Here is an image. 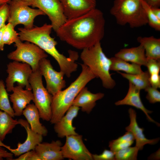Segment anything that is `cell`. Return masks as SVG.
I'll list each match as a JSON object with an SVG mask.
<instances>
[{
	"instance_id": "cell-1",
	"label": "cell",
	"mask_w": 160,
	"mask_h": 160,
	"mask_svg": "<svg viewBox=\"0 0 160 160\" xmlns=\"http://www.w3.org/2000/svg\"><path fill=\"white\" fill-rule=\"evenodd\" d=\"M105 23L103 13L95 8L81 15L67 19L56 33L61 40L83 50L100 42L104 36Z\"/></svg>"
},
{
	"instance_id": "cell-2",
	"label": "cell",
	"mask_w": 160,
	"mask_h": 160,
	"mask_svg": "<svg viewBox=\"0 0 160 160\" xmlns=\"http://www.w3.org/2000/svg\"><path fill=\"white\" fill-rule=\"evenodd\" d=\"M52 29V25L46 23L41 26H36L31 29L19 28V38L22 41H27L36 44L51 55L57 61L60 71L69 78L71 73L77 70L78 65L75 61L79 57L78 53L69 50L68 57L60 53L56 47L57 41L50 35Z\"/></svg>"
},
{
	"instance_id": "cell-3",
	"label": "cell",
	"mask_w": 160,
	"mask_h": 160,
	"mask_svg": "<svg viewBox=\"0 0 160 160\" xmlns=\"http://www.w3.org/2000/svg\"><path fill=\"white\" fill-rule=\"evenodd\" d=\"M80 65L81 71L77 79L66 89L60 91L52 96V116L49 121L52 124L56 123L65 114L81 89L96 78L87 65Z\"/></svg>"
},
{
	"instance_id": "cell-4",
	"label": "cell",
	"mask_w": 160,
	"mask_h": 160,
	"mask_svg": "<svg viewBox=\"0 0 160 160\" xmlns=\"http://www.w3.org/2000/svg\"><path fill=\"white\" fill-rule=\"evenodd\" d=\"M80 58L96 78L100 79L104 88L112 89L114 87L116 83L110 73L111 60L103 52L100 42L83 49Z\"/></svg>"
},
{
	"instance_id": "cell-5",
	"label": "cell",
	"mask_w": 160,
	"mask_h": 160,
	"mask_svg": "<svg viewBox=\"0 0 160 160\" xmlns=\"http://www.w3.org/2000/svg\"><path fill=\"white\" fill-rule=\"evenodd\" d=\"M110 13L121 25L128 24L130 28H134L148 23L142 0H114Z\"/></svg>"
},
{
	"instance_id": "cell-6",
	"label": "cell",
	"mask_w": 160,
	"mask_h": 160,
	"mask_svg": "<svg viewBox=\"0 0 160 160\" xmlns=\"http://www.w3.org/2000/svg\"><path fill=\"white\" fill-rule=\"evenodd\" d=\"M33 96V101L37 108L40 118L50 121L52 116L53 96L44 86L42 75L39 69L33 72L29 79Z\"/></svg>"
},
{
	"instance_id": "cell-7",
	"label": "cell",
	"mask_w": 160,
	"mask_h": 160,
	"mask_svg": "<svg viewBox=\"0 0 160 160\" xmlns=\"http://www.w3.org/2000/svg\"><path fill=\"white\" fill-rule=\"evenodd\" d=\"M8 3L9 7L8 22L14 27L18 24H22L25 28H31L33 27L34 19L36 17L45 15L39 9L30 8L29 4L25 1L10 0Z\"/></svg>"
},
{
	"instance_id": "cell-8",
	"label": "cell",
	"mask_w": 160,
	"mask_h": 160,
	"mask_svg": "<svg viewBox=\"0 0 160 160\" xmlns=\"http://www.w3.org/2000/svg\"><path fill=\"white\" fill-rule=\"evenodd\" d=\"M15 43L16 49L8 54L7 58L14 61L29 64L33 72L38 69L40 60L47 58L48 56L45 51L33 43L27 41L23 43L20 39Z\"/></svg>"
},
{
	"instance_id": "cell-9",
	"label": "cell",
	"mask_w": 160,
	"mask_h": 160,
	"mask_svg": "<svg viewBox=\"0 0 160 160\" xmlns=\"http://www.w3.org/2000/svg\"><path fill=\"white\" fill-rule=\"evenodd\" d=\"M7 67L8 75L5 82L7 92L12 91L15 82L23 88L25 87L26 89L31 90L29 79L33 71L29 64L14 61L9 63Z\"/></svg>"
},
{
	"instance_id": "cell-10",
	"label": "cell",
	"mask_w": 160,
	"mask_h": 160,
	"mask_svg": "<svg viewBox=\"0 0 160 160\" xmlns=\"http://www.w3.org/2000/svg\"><path fill=\"white\" fill-rule=\"evenodd\" d=\"M31 6L38 8L47 15L55 32L67 20L59 0H34Z\"/></svg>"
},
{
	"instance_id": "cell-11",
	"label": "cell",
	"mask_w": 160,
	"mask_h": 160,
	"mask_svg": "<svg viewBox=\"0 0 160 160\" xmlns=\"http://www.w3.org/2000/svg\"><path fill=\"white\" fill-rule=\"evenodd\" d=\"M65 144L61 147L64 158L73 160H93L92 154L84 144L82 136L78 134L66 137Z\"/></svg>"
},
{
	"instance_id": "cell-12",
	"label": "cell",
	"mask_w": 160,
	"mask_h": 160,
	"mask_svg": "<svg viewBox=\"0 0 160 160\" xmlns=\"http://www.w3.org/2000/svg\"><path fill=\"white\" fill-rule=\"evenodd\" d=\"M44 58L40 61L38 69L44 77L48 92L52 96L62 90L66 86L63 79L64 74L60 71L57 72L53 68L50 60Z\"/></svg>"
},
{
	"instance_id": "cell-13",
	"label": "cell",
	"mask_w": 160,
	"mask_h": 160,
	"mask_svg": "<svg viewBox=\"0 0 160 160\" xmlns=\"http://www.w3.org/2000/svg\"><path fill=\"white\" fill-rule=\"evenodd\" d=\"M18 121L19 124L23 127L26 131L27 135L25 141L23 143H18L17 148L15 149L5 145L1 141L0 145L5 147L15 156L18 157L27 152L34 150L36 146L42 142L43 136L32 131L27 120L20 119Z\"/></svg>"
},
{
	"instance_id": "cell-14",
	"label": "cell",
	"mask_w": 160,
	"mask_h": 160,
	"mask_svg": "<svg viewBox=\"0 0 160 160\" xmlns=\"http://www.w3.org/2000/svg\"><path fill=\"white\" fill-rule=\"evenodd\" d=\"M67 19L84 14L96 8V0H59Z\"/></svg>"
},
{
	"instance_id": "cell-15",
	"label": "cell",
	"mask_w": 160,
	"mask_h": 160,
	"mask_svg": "<svg viewBox=\"0 0 160 160\" xmlns=\"http://www.w3.org/2000/svg\"><path fill=\"white\" fill-rule=\"evenodd\" d=\"M80 108L72 105L64 115L55 124L54 129L57 136L63 138L66 136L76 135V127L73 125L74 119L78 114Z\"/></svg>"
},
{
	"instance_id": "cell-16",
	"label": "cell",
	"mask_w": 160,
	"mask_h": 160,
	"mask_svg": "<svg viewBox=\"0 0 160 160\" xmlns=\"http://www.w3.org/2000/svg\"><path fill=\"white\" fill-rule=\"evenodd\" d=\"M128 112L130 120V124L125 127V129L133 134L136 141L135 146L139 150L143 149L144 146L147 144L154 145L157 143L160 140L159 138L152 139L147 138L144 134V129L139 126L136 120V112L135 110L130 108Z\"/></svg>"
},
{
	"instance_id": "cell-17",
	"label": "cell",
	"mask_w": 160,
	"mask_h": 160,
	"mask_svg": "<svg viewBox=\"0 0 160 160\" xmlns=\"http://www.w3.org/2000/svg\"><path fill=\"white\" fill-rule=\"evenodd\" d=\"M140 90L132 83L129 82V89L126 96L123 99L116 102L115 104L117 106L129 105L140 109L145 114L149 121L159 126V124L155 121L149 115L153 111L146 109L140 97Z\"/></svg>"
},
{
	"instance_id": "cell-18",
	"label": "cell",
	"mask_w": 160,
	"mask_h": 160,
	"mask_svg": "<svg viewBox=\"0 0 160 160\" xmlns=\"http://www.w3.org/2000/svg\"><path fill=\"white\" fill-rule=\"evenodd\" d=\"M23 88L19 85L14 87L12 90L13 93L10 95L9 99L12 103L15 116L22 115L23 110L33 99L31 90H24Z\"/></svg>"
},
{
	"instance_id": "cell-19",
	"label": "cell",
	"mask_w": 160,
	"mask_h": 160,
	"mask_svg": "<svg viewBox=\"0 0 160 160\" xmlns=\"http://www.w3.org/2000/svg\"><path fill=\"white\" fill-rule=\"evenodd\" d=\"M62 146L59 140L50 143L41 142L36 146L34 150L40 160H62L64 159L61 152Z\"/></svg>"
},
{
	"instance_id": "cell-20",
	"label": "cell",
	"mask_w": 160,
	"mask_h": 160,
	"mask_svg": "<svg viewBox=\"0 0 160 160\" xmlns=\"http://www.w3.org/2000/svg\"><path fill=\"white\" fill-rule=\"evenodd\" d=\"M104 94L101 92L93 93L85 87L73 100L72 105L80 108L82 111L89 113L96 105V102L102 99Z\"/></svg>"
},
{
	"instance_id": "cell-21",
	"label": "cell",
	"mask_w": 160,
	"mask_h": 160,
	"mask_svg": "<svg viewBox=\"0 0 160 160\" xmlns=\"http://www.w3.org/2000/svg\"><path fill=\"white\" fill-rule=\"evenodd\" d=\"M114 56L127 62L145 66L148 60L145 49L140 44L137 47L121 49Z\"/></svg>"
},
{
	"instance_id": "cell-22",
	"label": "cell",
	"mask_w": 160,
	"mask_h": 160,
	"mask_svg": "<svg viewBox=\"0 0 160 160\" xmlns=\"http://www.w3.org/2000/svg\"><path fill=\"white\" fill-rule=\"evenodd\" d=\"M22 115L25 117L32 131L43 136L47 135L48 130L40 123L39 113L34 104H29L27 105L23 110Z\"/></svg>"
},
{
	"instance_id": "cell-23",
	"label": "cell",
	"mask_w": 160,
	"mask_h": 160,
	"mask_svg": "<svg viewBox=\"0 0 160 160\" xmlns=\"http://www.w3.org/2000/svg\"><path fill=\"white\" fill-rule=\"evenodd\" d=\"M137 41L144 47L147 59L160 60V39L153 36L137 38Z\"/></svg>"
},
{
	"instance_id": "cell-24",
	"label": "cell",
	"mask_w": 160,
	"mask_h": 160,
	"mask_svg": "<svg viewBox=\"0 0 160 160\" xmlns=\"http://www.w3.org/2000/svg\"><path fill=\"white\" fill-rule=\"evenodd\" d=\"M111 63L110 70L115 71H122L126 73L137 74L143 72L141 66L132 63H129L119 58L114 57L110 58Z\"/></svg>"
},
{
	"instance_id": "cell-25",
	"label": "cell",
	"mask_w": 160,
	"mask_h": 160,
	"mask_svg": "<svg viewBox=\"0 0 160 160\" xmlns=\"http://www.w3.org/2000/svg\"><path fill=\"white\" fill-rule=\"evenodd\" d=\"M18 124H19L18 120L6 112L0 111V141H3L6 135L11 133Z\"/></svg>"
},
{
	"instance_id": "cell-26",
	"label": "cell",
	"mask_w": 160,
	"mask_h": 160,
	"mask_svg": "<svg viewBox=\"0 0 160 160\" xmlns=\"http://www.w3.org/2000/svg\"><path fill=\"white\" fill-rule=\"evenodd\" d=\"M117 72L140 90H145L151 86L149 80L150 74L148 71L137 74H129L119 71Z\"/></svg>"
},
{
	"instance_id": "cell-27",
	"label": "cell",
	"mask_w": 160,
	"mask_h": 160,
	"mask_svg": "<svg viewBox=\"0 0 160 160\" xmlns=\"http://www.w3.org/2000/svg\"><path fill=\"white\" fill-rule=\"evenodd\" d=\"M7 92L4 82L0 79V109L14 118V112L10 105Z\"/></svg>"
},
{
	"instance_id": "cell-28",
	"label": "cell",
	"mask_w": 160,
	"mask_h": 160,
	"mask_svg": "<svg viewBox=\"0 0 160 160\" xmlns=\"http://www.w3.org/2000/svg\"><path fill=\"white\" fill-rule=\"evenodd\" d=\"M139 151L136 146L128 147L115 153V160H136Z\"/></svg>"
},
{
	"instance_id": "cell-29",
	"label": "cell",
	"mask_w": 160,
	"mask_h": 160,
	"mask_svg": "<svg viewBox=\"0 0 160 160\" xmlns=\"http://www.w3.org/2000/svg\"><path fill=\"white\" fill-rule=\"evenodd\" d=\"M10 23L6 24L2 36V41L4 44L10 45L20 39L18 33Z\"/></svg>"
},
{
	"instance_id": "cell-30",
	"label": "cell",
	"mask_w": 160,
	"mask_h": 160,
	"mask_svg": "<svg viewBox=\"0 0 160 160\" xmlns=\"http://www.w3.org/2000/svg\"><path fill=\"white\" fill-rule=\"evenodd\" d=\"M143 7L145 10L149 25L156 31H160V19L153 13L151 8L143 0H142Z\"/></svg>"
},
{
	"instance_id": "cell-31",
	"label": "cell",
	"mask_w": 160,
	"mask_h": 160,
	"mask_svg": "<svg viewBox=\"0 0 160 160\" xmlns=\"http://www.w3.org/2000/svg\"><path fill=\"white\" fill-rule=\"evenodd\" d=\"M145 90L147 92V99L151 103L154 104L160 102V92L157 89L150 86Z\"/></svg>"
},
{
	"instance_id": "cell-32",
	"label": "cell",
	"mask_w": 160,
	"mask_h": 160,
	"mask_svg": "<svg viewBox=\"0 0 160 160\" xmlns=\"http://www.w3.org/2000/svg\"><path fill=\"white\" fill-rule=\"evenodd\" d=\"M146 66L150 75L159 74L160 71V60L155 59H148Z\"/></svg>"
},
{
	"instance_id": "cell-33",
	"label": "cell",
	"mask_w": 160,
	"mask_h": 160,
	"mask_svg": "<svg viewBox=\"0 0 160 160\" xmlns=\"http://www.w3.org/2000/svg\"><path fill=\"white\" fill-rule=\"evenodd\" d=\"M9 13V7L8 3L0 5V29L5 24L7 20Z\"/></svg>"
},
{
	"instance_id": "cell-34",
	"label": "cell",
	"mask_w": 160,
	"mask_h": 160,
	"mask_svg": "<svg viewBox=\"0 0 160 160\" xmlns=\"http://www.w3.org/2000/svg\"><path fill=\"white\" fill-rule=\"evenodd\" d=\"M92 156L94 160H115V153L106 149L99 155L92 154Z\"/></svg>"
},
{
	"instance_id": "cell-35",
	"label": "cell",
	"mask_w": 160,
	"mask_h": 160,
	"mask_svg": "<svg viewBox=\"0 0 160 160\" xmlns=\"http://www.w3.org/2000/svg\"><path fill=\"white\" fill-rule=\"evenodd\" d=\"M11 160H40L35 150H32L22 154L16 159Z\"/></svg>"
},
{
	"instance_id": "cell-36",
	"label": "cell",
	"mask_w": 160,
	"mask_h": 160,
	"mask_svg": "<svg viewBox=\"0 0 160 160\" xmlns=\"http://www.w3.org/2000/svg\"><path fill=\"white\" fill-rule=\"evenodd\" d=\"M134 141H131L117 143H109V147L112 151L115 153L119 150L131 146L134 143Z\"/></svg>"
},
{
	"instance_id": "cell-37",
	"label": "cell",
	"mask_w": 160,
	"mask_h": 160,
	"mask_svg": "<svg viewBox=\"0 0 160 160\" xmlns=\"http://www.w3.org/2000/svg\"><path fill=\"white\" fill-rule=\"evenodd\" d=\"M134 137L131 132L127 131L122 136L117 139L113 140L109 142L113 143H121L129 142L135 140Z\"/></svg>"
},
{
	"instance_id": "cell-38",
	"label": "cell",
	"mask_w": 160,
	"mask_h": 160,
	"mask_svg": "<svg viewBox=\"0 0 160 160\" xmlns=\"http://www.w3.org/2000/svg\"><path fill=\"white\" fill-rule=\"evenodd\" d=\"M149 82L151 87L155 88H160V76L159 74L150 75Z\"/></svg>"
},
{
	"instance_id": "cell-39",
	"label": "cell",
	"mask_w": 160,
	"mask_h": 160,
	"mask_svg": "<svg viewBox=\"0 0 160 160\" xmlns=\"http://www.w3.org/2000/svg\"><path fill=\"white\" fill-rule=\"evenodd\" d=\"M13 154L6 150L3 147L0 145V157L10 160L13 159Z\"/></svg>"
},
{
	"instance_id": "cell-40",
	"label": "cell",
	"mask_w": 160,
	"mask_h": 160,
	"mask_svg": "<svg viewBox=\"0 0 160 160\" xmlns=\"http://www.w3.org/2000/svg\"><path fill=\"white\" fill-rule=\"evenodd\" d=\"M143 0L152 7L159 8L160 6V0Z\"/></svg>"
},
{
	"instance_id": "cell-41",
	"label": "cell",
	"mask_w": 160,
	"mask_h": 160,
	"mask_svg": "<svg viewBox=\"0 0 160 160\" xmlns=\"http://www.w3.org/2000/svg\"><path fill=\"white\" fill-rule=\"evenodd\" d=\"M6 24H4L0 29V51H3L4 50V44L3 42L2 39V33L5 28Z\"/></svg>"
},
{
	"instance_id": "cell-42",
	"label": "cell",
	"mask_w": 160,
	"mask_h": 160,
	"mask_svg": "<svg viewBox=\"0 0 160 160\" xmlns=\"http://www.w3.org/2000/svg\"><path fill=\"white\" fill-rule=\"evenodd\" d=\"M160 149H159L156 152L151 154L148 158L149 159L159 160L160 159Z\"/></svg>"
},
{
	"instance_id": "cell-43",
	"label": "cell",
	"mask_w": 160,
	"mask_h": 160,
	"mask_svg": "<svg viewBox=\"0 0 160 160\" xmlns=\"http://www.w3.org/2000/svg\"><path fill=\"white\" fill-rule=\"evenodd\" d=\"M151 8L154 14L160 19V9L159 8Z\"/></svg>"
},
{
	"instance_id": "cell-44",
	"label": "cell",
	"mask_w": 160,
	"mask_h": 160,
	"mask_svg": "<svg viewBox=\"0 0 160 160\" xmlns=\"http://www.w3.org/2000/svg\"><path fill=\"white\" fill-rule=\"evenodd\" d=\"M22 1H25L28 3L30 6H31L34 0H21Z\"/></svg>"
},
{
	"instance_id": "cell-45",
	"label": "cell",
	"mask_w": 160,
	"mask_h": 160,
	"mask_svg": "<svg viewBox=\"0 0 160 160\" xmlns=\"http://www.w3.org/2000/svg\"><path fill=\"white\" fill-rule=\"evenodd\" d=\"M10 0H0V5L5 3H8Z\"/></svg>"
},
{
	"instance_id": "cell-46",
	"label": "cell",
	"mask_w": 160,
	"mask_h": 160,
	"mask_svg": "<svg viewBox=\"0 0 160 160\" xmlns=\"http://www.w3.org/2000/svg\"><path fill=\"white\" fill-rule=\"evenodd\" d=\"M3 159V158L1 157H0V160H2Z\"/></svg>"
}]
</instances>
